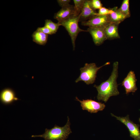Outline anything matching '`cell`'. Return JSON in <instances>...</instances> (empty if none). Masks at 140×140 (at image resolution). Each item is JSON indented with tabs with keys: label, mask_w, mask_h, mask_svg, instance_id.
<instances>
[{
	"label": "cell",
	"mask_w": 140,
	"mask_h": 140,
	"mask_svg": "<svg viewBox=\"0 0 140 140\" xmlns=\"http://www.w3.org/2000/svg\"><path fill=\"white\" fill-rule=\"evenodd\" d=\"M80 16V14L78 16H73L65 20L58 22L68 32L71 38L74 50L75 47V41L79 33L81 32H87V30H82L79 26L78 22Z\"/></svg>",
	"instance_id": "277c9868"
},
{
	"label": "cell",
	"mask_w": 140,
	"mask_h": 140,
	"mask_svg": "<svg viewBox=\"0 0 140 140\" xmlns=\"http://www.w3.org/2000/svg\"><path fill=\"white\" fill-rule=\"evenodd\" d=\"M32 37L34 42L39 45H44L47 43L48 35L37 29L33 33Z\"/></svg>",
	"instance_id": "5bb4252c"
},
{
	"label": "cell",
	"mask_w": 140,
	"mask_h": 140,
	"mask_svg": "<svg viewBox=\"0 0 140 140\" xmlns=\"http://www.w3.org/2000/svg\"><path fill=\"white\" fill-rule=\"evenodd\" d=\"M70 124V119L68 116L67 122L63 127H60L55 125L50 129L46 128L44 133L43 134L32 135L31 137H41L43 138L45 140H65L72 133Z\"/></svg>",
	"instance_id": "7a4b0ae2"
},
{
	"label": "cell",
	"mask_w": 140,
	"mask_h": 140,
	"mask_svg": "<svg viewBox=\"0 0 140 140\" xmlns=\"http://www.w3.org/2000/svg\"><path fill=\"white\" fill-rule=\"evenodd\" d=\"M109 64L110 62H108L103 65L98 67L95 63H86L83 67L80 69V75L76 80L75 82L83 81L88 85L93 83L95 80L98 71L103 66Z\"/></svg>",
	"instance_id": "3957f363"
},
{
	"label": "cell",
	"mask_w": 140,
	"mask_h": 140,
	"mask_svg": "<svg viewBox=\"0 0 140 140\" xmlns=\"http://www.w3.org/2000/svg\"><path fill=\"white\" fill-rule=\"evenodd\" d=\"M118 10L127 17L130 16L129 10V0H123L121 5Z\"/></svg>",
	"instance_id": "2e32d148"
},
{
	"label": "cell",
	"mask_w": 140,
	"mask_h": 140,
	"mask_svg": "<svg viewBox=\"0 0 140 140\" xmlns=\"http://www.w3.org/2000/svg\"><path fill=\"white\" fill-rule=\"evenodd\" d=\"M113 12V8L110 9L104 7H102L99 9L98 15L101 16L109 15L112 13Z\"/></svg>",
	"instance_id": "ffe728a7"
},
{
	"label": "cell",
	"mask_w": 140,
	"mask_h": 140,
	"mask_svg": "<svg viewBox=\"0 0 140 140\" xmlns=\"http://www.w3.org/2000/svg\"><path fill=\"white\" fill-rule=\"evenodd\" d=\"M111 115L126 126L129 131L130 137L134 140H140V125L131 120L129 115L125 117H120L117 116L112 113Z\"/></svg>",
	"instance_id": "5b68a950"
},
{
	"label": "cell",
	"mask_w": 140,
	"mask_h": 140,
	"mask_svg": "<svg viewBox=\"0 0 140 140\" xmlns=\"http://www.w3.org/2000/svg\"><path fill=\"white\" fill-rule=\"evenodd\" d=\"M37 30L47 35H52L54 34L49 29L44 26L43 27H38Z\"/></svg>",
	"instance_id": "44dd1931"
},
{
	"label": "cell",
	"mask_w": 140,
	"mask_h": 140,
	"mask_svg": "<svg viewBox=\"0 0 140 140\" xmlns=\"http://www.w3.org/2000/svg\"><path fill=\"white\" fill-rule=\"evenodd\" d=\"M71 1L70 0H58L57 2L59 5L62 8L69 4Z\"/></svg>",
	"instance_id": "7402d4cb"
},
{
	"label": "cell",
	"mask_w": 140,
	"mask_h": 140,
	"mask_svg": "<svg viewBox=\"0 0 140 140\" xmlns=\"http://www.w3.org/2000/svg\"><path fill=\"white\" fill-rule=\"evenodd\" d=\"M119 24L110 23L105 27L104 31L107 39L112 40L120 38L118 32Z\"/></svg>",
	"instance_id": "4fadbf2b"
},
{
	"label": "cell",
	"mask_w": 140,
	"mask_h": 140,
	"mask_svg": "<svg viewBox=\"0 0 140 140\" xmlns=\"http://www.w3.org/2000/svg\"><path fill=\"white\" fill-rule=\"evenodd\" d=\"M19 100V99L16 96L14 91L10 88H4L0 92V101L4 104H11L14 101Z\"/></svg>",
	"instance_id": "30bf717a"
},
{
	"label": "cell",
	"mask_w": 140,
	"mask_h": 140,
	"mask_svg": "<svg viewBox=\"0 0 140 140\" xmlns=\"http://www.w3.org/2000/svg\"><path fill=\"white\" fill-rule=\"evenodd\" d=\"M114 12L109 15L111 23L120 24L127 17L117 8V7L113 8Z\"/></svg>",
	"instance_id": "9a60e30c"
},
{
	"label": "cell",
	"mask_w": 140,
	"mask_h": 140,
	"mask_svg": "<svg viewBox=\"0 0 140 140\" xmlns=\"http://www.w3.org/2000/svg\"><path fill=\"white\" fill-rule=\"evenodd\" d=\"M104 28L89 27L87 30L91 35L95 45H100L107 39L104 32Z\"/></svg>",
	"instance_id": "9c48e42d"
},
{
	"label": "cell",
	"mask_w": 140,
	"mask_h": 140,
	"mask_svg": "<svg viewBox=\"0 0 140 140\" xmlns=\"http://www.w3.org/2000/svg\"><path fill=\"white\" fill-rule=\"evenodd\" d=\"M85 0H74L75 16L79 15L82 11Z\"/></svg>",
	"instance_id": "ac0fdd59"
},
{
	"label": "cell",
	"mask_w": 140,
	"mask_h": 140,
	"mask_svg": "<svg viewBox=\"0 0 140 140\" xmlns=\"http://www.w3.org/2000/svg\"><path fill=\"white\" fill-rule=\"evenodd\" d=\"M139 121L140 122V118H139Z\"/></svg>",
	"instance_id": "603a6c76"
},
{
	"label": "cell",
	"mask_w": 140,
	"mask_h": 140,
	"mask_svg": "<svg viewBox=\"0 0 140 140\" xmlns=\"http://www.w3.org/2000/svg\"><path fill=\"white\" fill-rule=\"evenodd\" d=\"M137 81L134 72L130 71L122 82V85L125 88L126 94L131 92L134 93L137 90Z\"/></svg>",
	"instance_id": "ba28073f"
},
{
	"label": "cell",
	"mask_w": 140,
	"mask_h": 140,
	"mask_svg": "<svg viewBox=\"0 0 140 140\" xmlns=\"http://www.w3.org/2000/svg\"><path fill=\"white\" fill-rule=\"evenodd\" d=\"M61 24L58 22L55 23L50 19H46L45 20L44 26L49 29L54 34L57 32Z\"/></svg>",
	"instance_id": "e0dca14e"
},
{
	"label": "cell",
	"mask_w": 140,
	"mask_h": 140,
	"mask_svg": "<svg viewBox=\"0 0 140 140\" xmlns=\"http://www.w3.org/2000/svg\"><path fill=\"white\" fill-rule=\"evenodd\" d=\"M75 13L74 6L69 4L62 8L59 11L55 13L54 18L57 19L58 22H60L75 16Z\"/></svg>",
	"instance_id": "8fae6325"
},
{
	"label": "cell",
	"mask_w": 140,
	"mask_h": 140,
	"mask_svg": "<svg viewBox=\"0 0 140 140\" xmlns=\"http://www.w3.org/2000/svg\"><path fill=\"white\" fill-rule=\"evenodd\" d=\"M89 2L91 7L95 10L99 9L102 7L103 4L99 0H89Z\"/></svg>",
	"instance_id": "d6986e66"
},
{
	"label": "cell",
	"mask_w": 140,
	"mask_h": 140,
	"mask_svg": "<svg viewBox=\"0 0 140 140\" xmlns=\"http://www.w3.org/2000/svg\"><path fill=\"white\" fill-rule=\"evenodd\" d=\"M76 100L81 103V106L83 110H87L90 113H96L99 111L103 110L105 108V104L101 102H98L91 99L80 100L77 97Z\"/></svg>",
	"instance_id": "8992f818"
},
{
	"label": "cell",
	"mask_w": 140,
	"mask_h": 140,
	"mask_svg": "<svg viewBox=\"0 0 140 140\" xmlns=\"http://www.w3.org/2000/svg\"><path fill=\"white\" fill-rule=\"evenodd\" d=\"M79 22L85 21L98 15V13L90 6L89 0H85L80 13Z\"/></svg>",
	"instance_id": "7c38bea8"
},
{
	"label": "cell",
	"mask_w": 140,
	"mask_h": 140,
	"mask_svg": "<svg viewBox=\"0 0 140 140\" xmlns=\"http://www.w3.org/2000/svg\"><path fill=\"white\" fill-rule=\"evenodd\" d=\"M110 23L109 15H97L87 20L82 22L81 24L89 27L104 28Z\"/></svg>",
	"instance_id": "52a82bcc"
},
{
	"label": "cell",
	"mask_w": 140,
	"mask_h": 140,
	"mask_svg": "<svg viewBox=\"0 0 140 140\" xmlns=\"http://www.w3.org/2000/svg\"><path fill=\"white\" fill-rule=\"evenodd\" d=\"M118 62H115L113 65V69L111 75L108 79L102 82L99 85H94V87L96 89L98 92L97 98L98 100H102L106 103L110 97L119 94L117 82L118 75Z\"/></svg>",
	"instance_id": "6da1fadb"
}]
</instances>
